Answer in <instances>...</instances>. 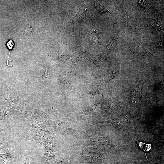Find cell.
<instances>
[{"label":"cell","mask_w":164,"mask_h":164,"mask_svg":"<svg viewBox=\"0 0 164 164\" xmlns=\"http://www.w3.org/2000/svg\"><path fill=\"white\" fill-rule=\"evenodd\" d=\"M32 126L29 134L26 137V140L38 141L55 139L54 135L49 128H43L40 126L32 124Z\"/></svg>","instance_id":"obj_1"},{"label":"cell","mask_w":164,"mask_h":164,"mask_svg":"<svg viewBox=\"0 0 164 164\" xmlns=\"http://www.w3.org/2000/svg\"><path fill=\"white\" fill-rule=\"evenodd\" d=\"M83 160L88 164H98L101 162L103 156L101 152L97 148L87 147L82 151Z\"/></svg>","instance_id":"obj_2"},{"label":"cell","mask_w":164,"mask_h":164,"mask_svg":"<svg viewBox=\"0 0 164 164\" xmlns=\"http://www.w3.org/2000/svg\"><path fill=\"white\" fill-rule=\"evenodd\" d=\"M56 141L55 139L39 142L44 147L43 158L46 160H55L58 158V151L56 146Z\"/></svg>","instance_id":"obj_3"},{"label":"cell","mask_w":164,"mask_h":164,"mask_svg":"<svg viewBox=\"0 0 164 164\" xmlns=\"http://www.w3.org/2000/svg\"><path fill=\"white\" fill-rule=\"evenodd\" d=\"M126 116L125 115L109 120L101 121L91 125L90 126L100 123H108L112 124L116 127L121 128L124 126L127 121Z\"/></svg>","instance_id":"obj_4"},{"label":"cell","mask_w":164,"mask_h":164,"mask_svg":"<svg viewBox=\"0 0 164 164\" xmlns=\"http://www.w3.org/2000/svg\"><path fill=\"white\" fill-rule=\"evenodd\" d=\"M85 139L89 142L92 143L106 146H109L110 145V142L108 138L104 136L91 135L86 137Z\"/></svg>","instance_id":"obj_5"},{"label":"cell","mask_w":164,"mask_h":164,"mask_svg":"<svg viewBox=\"0 0 164 164\" xmlns=\"http://www.w3.org/2000/svg\"><path fill=\"white\" fill-rule=\"evenodd\" d=\"M128 47L131 52L134 54H151L142 42H134L131 43Z\"/></svg>","instance_id":"obj_6"},{"label":"cell","mask_w":164,"mask_h":164,"mask_svg":"<svg viewBox=\"0 0 164 164\" xmlns=\"http://www.w3.org/2000/svg\"><path fill=\"white\" fill-rule=\"evenodd\" d=\"M0 162L3 164H15V155L13 152L8 151L0 154Z\"/></svg>","instance_id":"obj_7"},{"label":"cell","mask_w":164,"mask_h":164,"mask_svg":"<svg viewBox=\"0 0 164 164\" xmlns=\"http://www.w3.org/2000/svg\"><path fill=\"white\" fill-rule=\"evenodd\" d=\"M80 56L81 57L91 62L99 69L101 63V59L100 57L86 53H82Z\"/></svg>","instance_id":"obj_8"},{"label":"cell","mask_w":164,"mask_h":164,"mask_svg":"<svg viewBox=\"0 0 164 164\" xmlns=\"http://www.w3.org/2000/svg\"><path fill=\"white\" fill-rule=\"evenodd\" d=\"M96 8L101 12H108L111 14L110 11L106 5L101 1H94Z\"/></svg>","instance_id":"obj_9"},{"label":"cell","mask_w":164,"mask_h":164,"mask_svg":"<svg viewBox=\"0 0 164 164\" xmlns=\"http://www.w3.org/2000/svg\"><path fill=\"white\" fill-rule=\"evenodd\" d=\"M123 20L124 24L126 27L131 30L132 29V22L130 14L127 12L125 13Z\"/></svg>","instance_id":"obj_10"},{"label":"cell","mask_w":164,"mask_h":164,"mask_svg":"<svg viewBox=\"0 0 164 164\" xmlns=\"http://www.w3.org/2000/svg\"><path fill=\"white\" fill-rule=\"evenodd\" d=\"M30 156L25 153H19L18 155V159L21 164H30Z\"/></svg>","instance_id":"obj_11"},{"label":"cell","mask_w":164,"mask_h":164,"mask_svg":"<svg viewBox=\"0 0 164 164\" xmlns=\"http://www.w3.org/2000/svg\"><path fill=\"white\" fill-rule=\"evenodd\" d=\"M70 153V152L62 158H58L51 164H68Z\"/></svg>","instance_id":"obj_12"},{"label":"cell","mask_w":164,"mask_h":164,"mask_svg":"<svg viewBox=\"0 0 164 164\" xmlns=\"http://www.w3.org/2000/svg\"><path fill=\"white\" fill-rule=\"evenodd\" d=\"M8 147V144L5 141L3 131H0V151L6 149Z\"/></svg>","instance_id":"obj_13"},{"label":"cell","mask_w":164,"mask_h":164,"mask_svg":"<svg viewBox=\"0 0 164 164\" xmlns=\"http://www.w3.org/2000/svg\"><path fill=\"white\" fill-rule=\"evenodd\" d=\"M118 38L114 37L112 38L108 42L107 47L109 49L114 48L116 47L118 43Z\"/></svg>","instance_id":"obj_14"},{"label":"cell","mask_w":164,"mask_h":164,"mask_svg":"<svg viewBox=\"0 0 164 164\" xmlns=\"http://www.w3.org/2000/svg\"><path fill=\"white\" fill-rule=\"evenodd\" d=\"M138 143L140 148L143 149L145 152H145L149 151L151 149V145L149 144H145V146H144L145 143L142 142H138Z\"/></svg>","instance_id":"obj_15"},{"label":"cell","mask_w":164,"mask_h":164,"mask_svg":"<svg viewBox=\"0 0 164 164\" xmlns=\"http://www.w3.org/2000/svg\"><path fill=\"white\" fill-rule=\"evenodd\" d=\"M6 46L8 49L10 50H12L14 46V43L12 40H8L6 43Z\"/></svg>","instance_id":"obj_16"},{"label":"cell","mask_w":164,"mask_h":164,"mask_svg":"<svg viewBox=\"0 0 164 164\" xmlns=\"http://www.w3.org/2000/svg\"></svg>","instance_id":"obj_17"}]
</instances>
